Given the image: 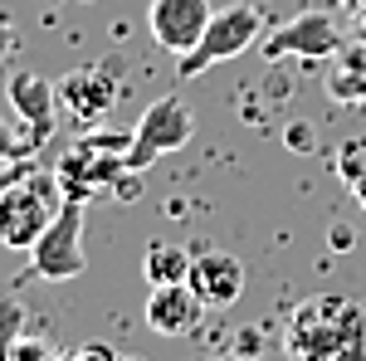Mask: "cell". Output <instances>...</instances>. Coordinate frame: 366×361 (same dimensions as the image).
<instances>
[{
  "instance_id": "1",
  "label": "cell",
  "mask_w": 366,
  "mask_h": 361,
  "mask_svg": "<svg viewBox=\"0 0 366 361\" xmlns=\"http://www.w3.org/2000/svg\"><path fill=\"white\" fill-rule=\"evenodd\" d=\"M64 205V186L59 176H44V171H29L20 186L0 191V244L5 249H34L39 234L49 229V220Z\"/></svg>"
},
{
  "instance_id": "2",
  "label": "cell",
  "mask_w": 366,
  "mask_h": 361,
  "mask_svg": "<svg viewBox=\"0 0 366 361\" xmlns=\"http://www.w3.org/2000/svg\"><path fill=\"white\" fill-rule=\"evenodd\" d=\"M259 39H264V10H259V5L215 10L210 25H205V34H200V44L191 49V54H181L176 74H181V79H200L205 69H215V64H225V59L254 49Z\"/></svg>"
},
{
  "instance_id": "3",
  "label": "cell",
  "mask_w": 366,
  "mask_h": 361,
  "mask_svg": "<svg viewBox=\"0 0 366 361\" xmlns=\"http://www.w3.org/2000/svg\"><path fill=\"white\" fill-rule=\"evenodd\" d=\"M191 137H196V112L186 108L181 98H157V103L137 117V127H132V137H127V152H122V167H127V176H137V171H147L152 162L181 152Z\"/></svg>"
},
{
  "instance_id": "4",
  "label": "cell",
  "mask_w": 366,
  "mask_h": 361,
  "mask_svg": "<svg viewBox=\"0 0 366 361\" xmlns=\"http://www.w3.org/2000/svg\"><path fill=\"white\" fill-rule=\"evenodd\" d=\"M29 269L49 283H64V278H79L88 269L84 254V200L64 195L59 215L49 220V229L39 234V244L29 249Z\"/></svg>"
},
{
  "instance_id": "5",
  "label": "cell",
  "mask_w": 366,
  "mask_h": 361,
  "mask_svg": "<svg viewBox=\"0 0 366 361\" xmlns=\"http://www.w3.org/2000/svg\"><path fill=\"white\" fill-rule=\"evenodd\" d=\"M122 152H127V137H88V142H74V147L64 152V162H59V186H64V195L88 200L103 181L127 176Z\"/></svg>"
},
{
  "instance_id": "6",
  "label": "cell",
  "mask_w": 366,
  "mask_h": 361,
  "mask_svg": "<svg viewBox=\"0 0 366 361\" xmlns=\"http://www.w3.org/2000/svg\"><path fill=\"white\" fill-rule=\"evenodd\" d=\"M117 98H122V79L113 74V64H84L59 79V108L74 122H98L103 112L117 108Z\"/></svg>"
},
{
  "instance_id": "7",
  "label": "cell",
  "mask_w": 366,
  "mask_h": 361,
  "mask_svg": "<svg viewBox=\"0 0 366 361\" xmlns=\"http://www.w3.org/2000/svg\"><path fill=\"white\" fill-rule=\"evenodd\" d=\"M337 44H342V34H337V25H332V15H322V10H303V15L283 20L274 34L259 39L264 59H283V54L327 59V54H337Z\"/></svg>"
},
{
  "instance_id": "8",
  "label": "cell",
  "mask_w": 366,
  "mask_h": 361,
  "mask_svg": "<svg viewBox=\"0 0 366 361\" xmlns=\"http://www.w3.org/2000/svg\"><path fill=\"white\" fill-rule=\"evenodd\" d=\"M210 0H152V10H147V29H152V39L167 49V54H191L200 44V34L210 25Z\"/></svg>"
},
{
  "instance_id": "9",
  "label": "cell",
  "mask_w": 366,
  "mask_h": 361,
  "mask_svg": "<svg viewBox=\"0 0 366 361\" xmlns=\"http://www.w3.org/2000/svg\"><path fill=\"white\" fill-rule=\"evenodd\" d=\"M5 98H10V108L20 117V127H25L34 147H44V142L54 137L59 127V84H49L44 74H10L5 79Z\"/></svg>"
},
{
  "instance_id": "10",
  "label": "cell",
  "mask_w": 366,
  "mask_h": 361,
  "mask_svg": "<svg viewBox=\"0 0 366 361\" xmlns=\"http://www.w3.org/2000/svg\"><path fill=\"white\" fill-rule=\"evenodd\" d=\"M186 283L196 288V298L205 307H229L244 293V264L225 249H200L191 259V278Z\"/></svg>"
},
{
  "instance_id": "11",
  "label": "cell",
  "mask_w": 366,
  "mask_h": 361,
  "mask_svg": "<svg viewBox=\"0 0 366 361\" xmlns=\"http://www.w3.org/2000/svg\"><path fill=\"white\" fill-rule=\"evenodd\" d=\"M200 317H205V303L196 298L191 283H162V288H152V298H147V327L157 337L196 332Z\"/></svg>"
},
{
  "instance_id": "12",
  "label": "cell",
  "mask_w": 366,
  "mask_h": 361,
  "mask_svg": "<svg viewBox=\"0 0 366 361\" xmlns=\"http://www.w3.org/2000/svg\"><path fill=\"white\" fill-rule=\"evenodd\" d=\"M191 259L196 254L181 249V244H171V239H157V244H147L142 254V274L152 288H162V283H186L191 278Z\"/></svg>"
},
{
  "instance_id": "13",
  "label": "cell",
  "mask_w": 366,
  "mask_h": 361,
  "mask_svg": "<svg viewBox=\"0 0 366 361\" xmlns=\"http://www.w3.org/2000/svg\"><path fill=\"white\" fill-rule=\"evenodd\" d=\"M337 171H342V181H347V191H352V200L366 210V142H347L342 147Z\"/></svg>"
},
{
  "instance_id": "14",
  "label": "cell",
  "mask_w": 366,
  "mask_h": 361,
  "mask_svg": "<svg viewBox=\"0 0 366 361\" xmlns=\"http://www.w3.org/2000/svg\"><path fill=\"white\" fill-rule=\"evenodd\" d=\"M25 157H34V137L0 117V162H25Z\"/></svg>"
},
{
  "instance_id": "15",
  "label": "cell",
  "mask_w": 366,
  "mask_h": 361,
  "mask_svg": "<svg viewBox=\"0 0 366 361\" xmlns=\"http://www.w3.org/2000/svg\"><path fill=\"white\" fill-rule=\"evenodd\" d=\"M20 332H25V303L0 298V352H5V347H15Z\"/></svg>"
},
{
  "instance_id": "16",
  "label": "cell",
  "mask_w": 366,
  "mask_h": 361,
  "mask_svg": "<svg viewBox=\"0 0 366 361\" xmlns=\"http://www.w3.org/2000/svg\"><path fill=\"white\" fill-rule=\"evenodd\" d=\"M29 171H34V167H29V157H25V162H0V191L20 186V181H25Z\"/></svg>"
},
{
  "instance_id": "17",
  "label": "cell",
  "mask_w": 366,
  "mask_h": 361,
  "mask_svg": "<svg viewBox=\"0 0 366 361\" xmlns=\"http://www.w3.org/2000/svg\"><path fill=\"white\" fill-rule=\"evenodd\" d=\"M74 357H79V361H117V352L108 347V342H88L84 352H74Z\"/></svg>"
},
{
  "instance_id": "18",
  "label": "cell",
  "mask_w": 366,
  "mask_h": 361,
  "mask_svg": "<svg viewBox=\"0 0 366 361\" xmlns=\"http://www.w3.org/2000/svg\"><path fill=\"white\" fill-rule=\"evenodd\" d=\"M288 142H293V152H312V132L303 127V122H293V127H288Z\"/></svg>"
},
{
  "instance_id": "19",
  "label": "cell",
  "mask_w": 366,
  "mask_h": 361,
  "mask_svg": "<svg viewBox=\"0 0 366 361\" xmlns=\"http://www.w3.org/2000/svg\"><path fill=\"white\" fill-rule=\"evenodd\" d=\"M10 49H15V25H10V20L0 15V59L10 54Z\"/></svg>"
},
{
  "instance_id": "20",
  "label": "cell",
  "mask_w": 366,
  "mask_h": 361,
  "mask_svg": "<svg viewBox=\"0 0 366 361\" xmlns=\"http://www.w3.org/2000/svg\"><path fill=\"white\" fill-rule=\"evenodd\" d=\"M215 361H254V357H244V352H220Z\"/></svg>"
},
{
  "instance_id": "21",
  "label": "cell",
  "mask_w": 366,
  "mask_h": 361,
  "mask_svg": "<svg viewBox=\"0 0 366 361\" xmlns=\"http://www.w3.org/2000/svg\"><path fill=\"white\" fill-rule=\"evenodd\" d=\"M49 361H79V357H49Z\"/></svg>"
},
{
  "instance_id": "22",
  "label": "cell",
  "mask_w": 366,
  "mask_h": 361,
  "mask_svg": "<svg viewBox=\"0 0 366 361\" xmlns=\"http://www.w3.org/2000/svg\"><path fill=\"white\" fill-rule=\"evenodd\" d=\"M54 5H64V0H54ZM79 5H93V0H79Z\"/></svg>"
},
{
  "instance_id": "23",
  "label": "cell",
  "mask_w": 366,
  "mask_h": 361,
  "mask_svg": "<svg viewBox=\"0 0 366 361\" xmlns=\"http://www.w3.org/2000/svg\"><path fill=\"white\" fill-rule=\"evenodd\" d=\"M117 361H137V357H117Z\"/></svg>"
}]
</instances>
